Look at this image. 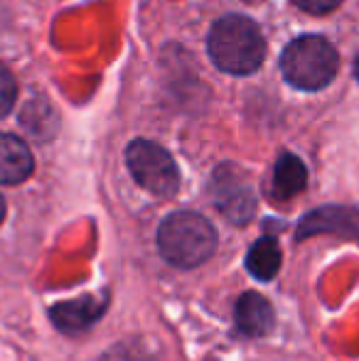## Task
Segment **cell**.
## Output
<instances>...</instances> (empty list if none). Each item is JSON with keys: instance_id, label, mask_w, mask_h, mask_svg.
I'll return each mask as SVG.
<instances>
[{"instance_id": "6da1fadb", "label": "cell", "mask_w": 359, "mask_h": 361, "mask_svg": "<svg viewBox=\"0 0 359 361\" xmlns=\"http://www.w3.org/2000/svg\"><path fill=\"white\" fill-rule=\"evenodd\" d=\"M217 228L207 216L190 209L173 212L158 226V251L165 263L180 271H192L207 263L217 251Z\"/></svg>"}, {"instance_id": "7a4b0ae2", "label": "cell", "mask_w": 359, "mask_h": 361, "mask_svg": "<svg viewBox=\"0 0 359 361\" xmlns=\"http://www.w3.org/2000/svg\"><path fill=\"white\" fill-rule=\"evenodd\" d=\"M207 49H209L212 62L221 72L246 76L254 74L264 64L266 39L254 20L231 13L212 25Z\"/></svg>"}, {"instance_id": "3957f363", "label": "cell", "mask_w": 359, "mask_h": 361, "mask_svg": "<svg viewBox=\"0 0 359 361\" xmlns=\"http://www.w3.org/2000/svg\"><path fill=\"white\" fill-rule=\"evenodd\" d=\"M340 57L320 35L296 37L281 54V72L291 86L300 91H320L335 79Z\"/></svg>"}, {"instance_id": "277c9868", "label": "cell", "mask_w": 359, "mask_h": 361, "mask_svg": "<svg viewBox=\"0 0 359 361\" xmlns=\"http://www.w3.org/2000/svg\"><path fill=\"white\" fill-rule=\"evenodd\" d=\"M126 165H128L133 180L143 187L145 192L160 197V200H170L178 195L180 190V170L178 162L173 160L163 145L153 143V140H133L126 147Z\"/></svg>"}, {"instance_id": "5b68a950", "label": "cell", "mask_w": 359, "mask_h": 361, "mask_svg": "<svg viewBox=\"0 0 359 361\" xmlns=\"http://www.w3.org/2000/svg\"><path fill=\"white\" fill-rule=\"evenodd\" d=\"M209 200L219 209V214L234 226L251 224V219L256 216V207H259L249 172L234 162H224L212 172Z\"/></svg>"}, {"instance_id": "8992f818", "label": "cell", "mask_w": 359, "mask_h": 361, "mask_svg": "<svg viewBox=\"0 0 359 361\" xmlns=\"http://www.w3.org/2000/svg\"><path fill=\"white\" fill-rule=\"evenodd\" d=\"M317 233H340L342 238H355L359 241V209L355 207H320L312 209L298 221L296 241H305Z\"/></svg>"}, {"instance_id": "52a82bcc", "label": "cell", "mask_w": 359, "mask_h": 361, "mask_svg": "<svg viewBox=\"0 0 359 361\" xmlns=\"http://www.w3.org/2000/svg\"><path fill=\"white\" fill-rule=\"evenodd\" d=\"M109 307V300H96V298H77L67 300V302H57L49 307V317H52L54 327L64 334H82L94 327L101 319V314Z\"/></svg>"}, {"instance_id": "ba28073f", "label": "cell", "mask_w": 359, "mask_h": 361, "mask_svg": "<svg viewBox=\"0 0 359 361\" xmlns=\"http://www.w3.org/2000/svg\"><path fill=\"white\" fill-rule=\"evenodd\" d=\"M234 322H236V329H239L244 337H251V339L266 337V334H271L273 327H276V310H273L269 298L249 290V293H244L236 300Z\"/></svg>"}, {"instance_id": "9c48e42d", "label": "cell", "mask_w": 359, "mask_h": 361, "mask_svg": "<svg viewBox=\"0 0 359 361\" xmlns=\"http://www.w3.org/2000/svg\"><path fill=\"white\" fill-rule=\"evenodd\" d=\"M35 170L28 143L13 133H0V185H20Z\"/></svg>"}, {"instance_id": "30bf717a", "label": "cell", "mask_w": 359, "mask_h": 361, "mask_svg": "<svg viewBox=\"0 0 359 361\" xmlns=\"http://www.w3.org/2000/svg\"><path fill=\"white\" fill-rule=\"evenodd\" d=\"M308 187V167L293 152H281L273 167V195L278 200H293Z\"/></svg>"}, {"instance_id": "8fae6325", "label": "cell", "mask_w": 359, "mask_h": 361, "mask_svg": "<svg viewBox=\"0 0 359 361\" xmlns=\"http://www.w3.org/2000/svg\"><path fill=\"white\" fill-rule=\"evenodd\" d=\"M281 263H283V253H281V246L273 236H261L254 246L249 248L246 253V271L256 278V281H264L269 283L273 278L278 276L281 271Z\"/></svg>"}, {"instance_id": "7c38bea8", "label": "cell", "mask_w": 359, "mask_h": 361, "mask_svg": "<svg viewBox=\"0 0 359 361\" xmlns=\"http://www.w3.org/2000/svg\"><path fill=\"white\" fill-rule=\"evenodd\" d=\"M23 126L39 140L52 138L54 128H57V114L49 104L44 101H32L23 109V116H20Z\"/></svg>"}, {"instance_id": "4fadbf2b", "label": "cell", "mask_w": 359, "mask_h": 361, "mask_svg": "<svg viewBox=\"0 0 359 361\" xmlns=\"http://www.w3.org/2000/svg\"><path fill=\"white\" fill-rule=\"evenodd\" d=\"M15 99H18V84H15L10 69L0 62V118H5L13 111Z\"/></svg>"}, {"instance_id": "5bb4252c", "label": "cell", "mask_w": 359, "mask_h": 361, "mask_svg": "<svg viewBox=\"0 0 359 361\" xmlns=\"http://www.w3.org/2000/svg\"><path fill=\"white\" fill-rule=\"evenodd\" d=\"M101 361H150L143 347H138L135 342H121L116 347H111L109 352L101 357Z\"/></svg>"}, {"instance_id": "9a60e30c", "label": "cell", "mask_w": 359, "mask_h": 361, "mask_svg": "<svg viewBox=\"0 0 359 361\" xmlns=\"http://www.w3.org/2000/svg\"><path fill=\"white\" fill-rule=\"evenodd\" d=\"M293 3H296L300 10H305V13L325 15V13H330V10H335L342 0H293Z\"/></svg>"}, {"instance_id": "2e32d148", "label": "cell", "mask_w": 359, "mask_h": 361, "mask_svg": "<svg viewBox=\"0 0 359 361\" xmlns=\"http://www.w3.org/2000/svg\"><path fill=\"white\" fill-rule=\"evenodd\" d=\"M3 219H5V200H3V195H0V224H3Z\"/></svg>"}, {"instance_id": "e0dca14e", "label": "cell", "mask_w": 359, "mask_h": 361, "mask_svg": "<svg viewBox=\"0 0 359 361\" xmlns=\"http://www.w3.org/2000/svg\"><path fill=\"white\" fill-rule=\"evenodd\" d=\"M355 76L359 79V57H357V62H355Z\"/></svg>"}, {"instance_id": "ac0fdd59", "label": "cell", "mask_w": 359, "mask_h": 361, "mask_svg": "<svg viewBox=\"0 0 359 361\" xmlns=\"http://www.w3.org/2000/svg\"><path fill=\"white\" fill-rule=\"evenodd\" d=\"M244 3H259V0H244Z\"/></svg>"}]
</instances>
